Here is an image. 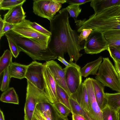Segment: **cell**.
<instances>
[{
    "label": "cell",
    "instance_id": "cell-1",
    "mask_svg": "<svg viewBox=\"0 0 120 120\" xmlns=\"http://www.w3.org/2000/svg\"><path fill=\"white\" fill-rule=\"evenodd\" d=\"M68 12L65 8L62 9L50 21V31L59 37L66 53L70 58V62L76 63L82 55L80 51L83 49L79 42L76 32L73 30L70 25Z\"/></svg>",
    "mask_w": 120,
    "mask_h": 120
},
{
    "label": "cell",
    "instance_id": "cell-2",
    "mask_svg": "<svg viewBox=\"0 0 120 120\" xmlns=\"http://www.w3.org/2000/svg\"><path fill=\"white\" fill-rule=\"evenodd\" d=\"M77 31L84 29H91L103 33L120 30V4L112 6L101 11L94 14L88 19L75 21Z\"/></svg>",
    "mask_w": 120,
    "mask_h": 120
},
{
    "label": "cell",
    "instance_id": "cell-3",
    "mask_svg": "<svg viewBox=\"0 0 120 120\" xmlns=\"http://www.w3.org/2000/svg\"><path fill=\"white\" fill-rule=\"evenodd\" d=\"M4 34L16 43L21 52H24L34 61L38 60L46 62L57 59L48 48L34 40L20 36L12 30Z\"/></svg>",
    "mask_w": 120,
    "mask_h": 120
},
{
    "label": "cell",
    "instance_id": "cell-4",
    "mask_svg": "<svg viewBox=\"0 0 120 120\" xmlns=\"http://www.w3.org/2000/svg\"><path fill=\"white\" fill-rule=\"evenodd\" d=\"M102 59L103 61L95 77L96 79L105 86L120 92V76L109 58Z\"/></svg>",
    "mask_w": 120,
    "mask_h": 120
},
{
    "label": "cell",
    "instance_id": "cell-5",
    "mask_svg": "<svg viewBox=\"0 0 120 120\" xmlns=\"http://www.w3.org/2000/svg\"><path fill=\"white\" fill-rule=\"evenodd\" d=\"M24 120H32L35 109L39 104L50 102L43 91L36 87L27 80Z\"/></svg>",
    "mask_w": 120,
    "mask_h": 120
},
{
    "label": "cell",
    "instance_id": "cell-6",
    "mask_svg": "<svg viewBox=\"0 0 120 120\" xmlns=\"http://www.w3.org/2000/svg\"><path fill=\"white\" fill-rule=\"evenodd\" d=\"M30 20L23 19L16 25L12 30L22 37L34 40L48 48L50 36L43 34L37 31L31 25Z\"/></svg>",
    "mask_w": 120,
    "mask_h": 120
},
{
    "label": "cell",
    "instance_id": "cell-7",
    "mask_svg": "<svg viewBox=\"0 0 120 120\" xmlns=\"http://www.w3.org/2000/svg\"><path fill=\"white\" fill-rule=\"evenodd\" d=\"M109 46L104 33L93 30L85 41L83 49L86 54H97L107 50Z\"/></svg>",
    "mask_w": 120,
    "mask_h": 120
},
{
    "label": "cell",
    "instance_id": "cell-8",
    "mask_svg": "<svg viewBox=\"0 0 120 120\" xmlns=\"http://www.w3.org/2000/svg\"><path fill=\"white\" fill-rule=\"evenodd\" d=\"M71 62V66L64 69L66 84L71 94L77 91L82 83V76L80 67L76 63Z\"/></svg>",
    "mask_w": 120,
    "mask_h": 120
},
{
    "label": "cell",
    "instance_id": "cell-9",
    "mask_svg": "<svg viewBox=\"0 0 120 120\" xmlns=\"http://www.w3.org/2000/svg\"><path fill=\"white\" fill-rule=\"evenodd\" d=\"M43 64L34 61L28 65L25 78L34 86L44 91V82Z\"/></svg>",
    "mask_w": 120,
    "mask_h": 120
},
{
    "label": "cell",
    "instance_id": "cell-10",
    "mask_svg": "<svg viewBox=\"0 0 120 120\" xmlns=\"http://www.w3.org/2000/svg\"><path fill=\"white\" fill-rule=\"evenodd\" d=\"M83 82L86 88L89 99V111L86 112L93 120H103L102 111L96 100L91 78H86Z\"/></svg>",
    "mask_w": 120,
    "mask_h": 120
},
{
    "label": "cell",
    "instance_id": "cell-11",
    "mask_svg": "<svg viewBox=\"0 0 120 120\" xmlns=\"http://www.w3.org/2000/svg\"><path fill=\"white\" fill-rule=\"evenodd\" d=\"M43 73L44 82V90L50 102H60L56 92V84L53 76L45 63L43 64Z\"/></svg>",
    "mask_w": 120,
    "mask_h": 120
},
{
    "label": "cell",
    "instance_id": "cell-12",
    "mask_svg": "<svg viewBox=\"0 0 120 120\" xmlns=\"http://www.w3.org/2000/svg\"><path fill=\"white\" fill-rule=\"evenodd\" d=\"M45 63L52 74L56 84L63 88L71 96V94L65 81L64 69L53 60L46 61Z\"/></svg>",
    "mask_w": 120,
    "mask_h": 120
},
{
    "label": "cell",
    "instance_id": "cell-13",
    "mask_svg": "<svg viewBox=\"0 0 120 120\" xmlns=\"http://www.w3.org/2000/svg\"><path fill=\"white\" fill-rule=\"evenodd\" d=\"M21 4L14 7L8 10L4 15L5 22L16 25L21 22L26 17L25 13Z\"/></svg>",
    "mask_w": 120,
    "mask_h": 120
},
{
    "label": "cell",
    "instance_id": "cell-14",
    "mask_svg": "<svg viewBox=\"0 0 120 120\" xmlns=\"http://www.w3.org/2000/svg\"><path fill=\"white\" fill-rule=\"evenodd\" d=\"M33 12L40 17L47 19L49 21L53 17L50 14L49 9L50 0H33Z\"/></svg>",
    "mask_w": 120,
    "mask_h": 120
},
{
    "label": "cell",
    "instance_id": "cell-15",
    "mask_svg": "<svg viewBox=\"0 0 120 120\" xmlns=\"http://www.w3.org/2000/svg\"><path fill=\"white\" fill-rule=\"evenodd\" d=\"M70 97L76 100L85 112H88V97L86 88L83 82L76 92L71 94Z\"/></svg>",
    "mask_w": 120,
    "mask_h": 120
},
{
    "label": "cell",
    "instance_id": "cell-16",
    "mask_svg": "<svg viewBox=\"0 0 120 120\" xmlns=\"http://www.w3.org/2000/svg\"><path fill=\"white\" fill-rule=\"evenodd\" d=\"M91 78L96 100L102 110L107 105V99L104 91L105 86L96 79Z\"/></svg>",
    "mask_w": 120,
    "mask_h": 120
},
{
    "label": "cell",
    "instance_id": "cell-17",
    "mask_svg": "<svg viewBox=\"0 0 120 120\" xmlns=\"http://www.w3.org/2000/svg\"><path fill=\"white\" fill-rule=\"evenodd\" d=\"M120 4V0H92L90 6L93 8L94 14H97L106 9Z\"/></svg>",
    "mask_w": 120,
    "mask_h": 120
},
{
    "label": "cell",
    "instance_id": "cell-18",
    "mask_svg": "<svg viewBox=\"0 0 120 120\" xmlns=\"http://www.w3.org/2000/svg\"><path fill=\"white\" fill-rule=\"evenodd\" d=\"M102 59V57L101 56L97 59L87 63L81 69L82 76L86 77L90 75H96Z\"/></svg>",
    "mask_w": 120,
    "mask_h": 120
},
{
    "label": "cell",
    "instance_id": "cell-19",
    "mask_svg": "<svg viewBox=\"0 0 120 120\" xmlns=\"http://www.w3.org/2000/svg\"><path fill=\"white\" fill-rule=\"evenodd\" d=\"M28 65L12 62L8 68L10 78L21 79L25 78Z\"/></svg>",
    "mask_w": 120,
    "mask_h": 120
},
{
    "label": "cell",
    "instance_id": "cell-20",
    "mask_svg": "<svg viewBox=\"0 0 120 120\" xmlns=\"http://www.w3.org/2000/svg\"><path fill=\"white\" fill-rule=\"evenodd\" d=\"M0 100L1 101L8 103L19 104V97L14 88H9L4 92L1 95Z\"/></svg>",
    "mask_w": 120,
    "mask_h": 120
},
{
    "label": "cell",
    "instance_id": "cell-21",
    "mask_svg": "<svg viewBox=\"0 0 120 120\" xmlns=\"http://www.w3.org/2000/svg\"><path fill=\"white\" fill-rule=\"evenodd\" d=\"M104 34L109 46L120 45V30L110 31Z\"/></svg>",
    "mask_w": 120,
    "mask_h": 120
},
{
    "label": "cell",
    "instance_id": "cell-22",
    "mask_svg": "<svg viewBox=\"0 0 120 120\" xmlns=\"http://www.w3.org/2000/svg\"><path fill=\"white\" fill-rule=\"evenodd\" d=\"M107 105L117 111L120 107V92L111 94L105 93Z\"/></svg>",
    "mask_w": 120,
    "mask_h": 120
},
{
    "label": "cell",
    "instance_id": "cell-23",
    "mask_svg": "<svg viewBox=\"0 0 120 120\" xmlns=\"http://www.w3.org/2000/svg\"><path fill=\"white\" fill-rule=\"evenodd\" d=\"M12 55L11 51L8 49H7L4 51L3 55L0 57V75L12 62Z\"/></svg>",
    "mask_w": 120,
    "mask_h": 120
},
{
    "label": "cell",
    "instance_id": "cell-24",
    "mask_svg": "<svg viewBox=\"0 0 120 120\" xmlns=\"http://www.w3.org/2000/svg\"><path fill=\"white\" fill-rule=\"evenodd\" d=\"M56 92L59 102L63 104L71 111L69 101L70 96L63 88L57 84Z\"/></svg>",
    "mask_w": 120,
    "mask_h": 120
},
{
    "label": "cell",
    "instance_id": "cell-25",
    "mask_svg": "<svg viewBox=\"0 0 120 120\" xmlns=\"http://www.w3.org/2000/svg\"><path fill=\"white\" fill-rule=\"evenodd\" d=\"M26 1L25 0H0V9L9 10L18 5L23 4Z\"/></svg>",
    "mask_w": 120,
    "mask_h": 120
},
{
    "label": "cell",
    "instance_id": "cell-26",
    "mask_svg": "<svg viewBox=\"0 0 120 120\" xmlns=\"http://www.w3.org/2000/svg\"><path fill=\"white\" fill-rule=\"evenodd\" d=\"M101 111L103 120H118L117 111L108 105Z\"/></svg>",
    "mask_w": 120,
    "mask_h": 120
},
{
    "label": "cell",
    "instance_id": "cell-27",
    "mask_svg": "<svg viewBox=\"0 0 120 120\" xmlns=\"http://www.w3.org/2000/svg\"><path fill=\"white\" fill-rule=\"evenodd\" d=\"M51 107L59 114L64 117H67L71 111L62 103L58 102L55 103H50Z\"/></svg>",
    "mask_w": 120,
    "mask_h": 120
},
{
    "label": "cell",
    "instance_id": "cell-28",
    "mask_svg": "<svg viewBox=\"0 0 120 120\" xmlns=\"http://www.w3.org/2000/svg\"><path fill=\"white\" fill-rule=\"evenodd\" d=\"M66 2V0H50L49 9L51 14L53 17L62 7V4Z\"/></svg>",
    "mask_w": 120,
    "mask_h": 120
},
{
    "label": "cell",
    "instance_id": "cell-29",
    "mask_svg": "<svg viewBox=\"0 0 120 120\" xmlns=\"http://www.w3.org/2000/svg\"><path fill=\"white\" fill-rule=\"evenodd\" d=\"M69 101L71 109V113L84 116L86 114V112L78 102L71 97Z\"/></svg>",
    "mask_w": 120,
    "mask_h": 120
},
{
    "label": "cell",
    "instance_id": "cell-30",
    "mask_svg": "<svg viewBox=\"0 0 120 120\" xmlns=\"http://www.w3.org/2000/svg\"><path fill=\"white\" fill-rule=\"evenodd\" d=\"M77 4H70L65 8L70 16L72 17L74 21L77 20V17L81 12L82 9Z\"/></svg>",
    "mask_w": 120,
    "mask_h": 120
},
{
    "label": "cell",
    "instance_id": "cell-31",
    "mask_svg": "<svg viewBox=\"0 0 120 120\" xmlns=\"http://www.w3.org/2000/svg\"><path fill=\"white\" fill-rule=\"evenodd\" d=\"M9 67L7 68L4 71L2 80L0 87V90L4 92L9 88V85L11 78L8 71Z\"/></svg>",
    "mask_w": 120,
    "mask_h": 120
},
{
    "label": "cell",
    "instance_id": "cell-32",
    "mask_svg": "<svg viewBox=\"0 0 120 120\" xmlns=\"http://www.w3.org/2000/svg\"><path fill=\"white\" fill-rule=\"evenodd\" d=\"M6 37L12 55L14 57L16 58L17 57L21 51L17 44L14 41L8 37Z\"/></svg>",
    "mask_w": 120,
    "mask_h": 120
},
{
    "label": "cell",
    "instance_id": "cell-33",
    "mask_svg": "<svg viewBox=\"0 0 120 120\" xmlns=\"http://www.w3.org/2000/svg\"><path fill=\"white\" fill-rule=\"evenodd\" d=\"M49 104L43 103L38 104L37 106L41 111L45 112L52 120H53V113Z\"/></svg>",
    "mask_w": 120,
    "mask_h": 120
},
{
    "label": "cell",
    "instance_id": "cell-34",
    "mask_svg": "<svg viewBox=\"0 0 120 120\" xmlns=\"http://www.w3.org/2000/svg\"><path fill=\"white\" fill-rule=\"evenodd\" d=\"M110 56H111L120 61V45L109 46L107 49Z\"/></svg>",
    "mask_w": 120,
    "mask_h": 120
},
{
    "label": "cell",
    "instance_id": "cell-35",
    "mask_svg": "<svg viewBox=\"0 0 120 120\" xmlns=\"http://www.w3.org/2000/svg\"><path fill=\"white\" fill-rule=\"evenodd\" d=\"M30 25L34 29L38 32L43 34L50 36L51 34L50 31H49L43 26L36 22H31Z\"/></svg>",
    "mask_w": 120,
    "mask_h": 120
},
{
    "label": "cell",
    "instance_id": "cell-36",
    "mask_svg": "<svg viewBox=\"0 0 120 120\" xmlns=\"http://www.w3.org/2000/svg\"><path fill=\"white\" fill-rule=\"evenodd\" d=\"M91 29H84L82 30L80 35L78 37V41L79 44L83 41H86L88 37L93 31Z\"/></svg>",
    "mask_w": 120,
    "mask_h": 120
},
{
    "label": "cell",
    "instance_id": "cell-37",
    "mask_svg": "<svg viewBox=\"0 0 120 120\" xmlns=\"http://www.w3.org/2000/svg\"><path fill=\"white\" fill-rule=\"evenodd\" d=\"M16 25L10 24L5 22L4 26L2 32L0 34V39L4 36L5 34L7 32L12 30L13 29Z\"/></svg>",
    "mask_w": 120,
    "mask_h": 120
},
{
    "label": "cell",
    "instance_id": "cell-38",
    "mask_svg": "<svg viewBox=\"0 0 120 120\" xmlns=\"http://www.w3.org/2000/svg\"><path fill=\"white\" fill-rule=\"evenodd\" d=\"M32 120H46L43 116L40 110L37 106L35 110Z\"/></svg>",
    "mask_w": 120,
    "mask_h": 120
},
{
    "label": "cell",
    "instance_id": "cell-39",
    "mask_svg": "<svg viewBox=\"0 0 120 120\" xmlns=\"http://www.w3.org/2000/svg\"><path fill=\"white\" fill-rule=\"evenodd\" d=\"M92 0H66V2L70 4L80 5L86 2H91Z\"/></svg>",
    "mask_w": 120,
    "mask_h": 120
},
{
    "label": "cell",
    "instance_id": "cell-40",
    "mask_svg": "<svg viewBox=\"0 0 120 120\" xmlns=\"http://www.w3.org/2000/svg\"><path fill=\"white\" fill-rule=\"evenodd\" d=\"M52 108L53 110V120H69L67 117L63 116L58 113L54 109Z\"/></svg>",
    "mask_w": 120,
    "mask_h": 120
},
{
    "label": "cell",
    "instance_id": "cell-41",
    "mask_svg": "<svg viewBox=\"0 0 120 120\" xmlns=\"http://www.w3.org/2000/svg\"><path fill=\"white\" fill-rule=\"evenodd\" d=\"M110 56L113 59L114 62L115 68L120 76V61L112 56Z\"/></svg>",
    "mask_w": 120,
    "mask_h": 120
},
{
    "label": "cell",
    "instance_id": "cell-42",
    "mask_svg": "<svg viewBox=\"0 0 120 120\" xmlns=\"http://www.w3.org/2000/svg\"><path fill=\"white\" fill-rule=\"evenodd\" d=\"M72 114V120H87L85 116L82 115L73 113Z\"/></svg>",
    "mask_w": 120,
    "mask_h": 120
},
{
    "label": "cell",
    "instance_id": "cell-43",
    "mask_svg": "<svg viewBox=\"0 0 120 120\" xmlns=\"http://www.w3.org/2000/svg\"><path fill=\"white\" fill-rule=\"evenodd\" d=\"M57 59L65 65L66 67L70 66L72 65L71 62L69 61V63L68 62L65 60L64 58L59 56Z\"/></svg>",
    "mask_w": 120,
    "mask_h": 120
},
{
    "label": "cell",
    "instance_id": "cell-44",
    "mask_svg": "<svg viewBox=\"0 0 120 120\" xmlns=\"http://www.w3.org/2000/svg\"><path fill=\"white\" fill-rule=\"evenodd\" d=\"M5 21L2 18L1 15L0 17V34H1L3 31Z\"/></svg>",
    "mask_w": 120,
    "mask_h": 120
},
{
    "label": "cell",
    "instance_id": "cell-45",
    "mask_svg": "<svg viewBox=\"0 0 120 120\" xmlns=\"http://www.w3.org/2000/svg\"><path fill=\"white\" fill-rule=\"evenodd\" d=\"M0 120H5L4 113L1 109L0 110Z\"/></svg>",
    "mask_w": 120,
    "mask_h": 120
},
{
    "label": "cell",
    "instance_id": "cell-46",
    "mask_svg": "<svg viewBox=\"0 0 120 120\" xmlns=\"http://www.w3.org/2000/svg\"><path fill=\"white\" fill-rule=\"evenodd\" d=\"M118 120H120V107L117 111Z\"/></svg>",
    "mask_w": 120,
    "mask_h": 120
},
{
    "label": "cell",
    "instance_id": "cell-47",
    "mask_svg": "<svg viewBox=\"0 0 120 120\" xmlns=\"http://www.w3.org/2000/svg\"><path fill=\"white\" fill-rule=\"evenodd\" d=\"M85 118L87 120H93L86 113L84 116Z\"/></svg>",
    "mask_w": 120,
    "mask_h": 120
}]
</instances>
